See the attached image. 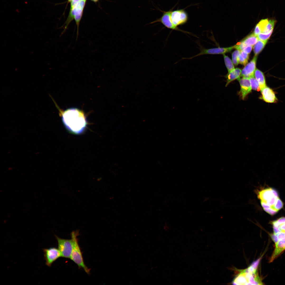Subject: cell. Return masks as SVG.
Masks as SVG:
<instances>
[{"label": "cell", "instance_id": "1", "mask_svg": "<svg viewBox=\"0 0 285 285\" xmlns=\"http://www.w3.org/2000/svg\"><path fill=\"white\" fill-rule=\"evenodd\" d=\"M62 122L66 128L75 134L83 133L87 125V121L84 112L78 108H72L63 111H60Z\"/></svg>", "mask_w": 285, "mask_h": 285}, {"label": "cell", "instance_id": "2", "mask_svg": "<svg viewBox=\"0 0 285 285\" xmlns=\"http://www.w3.org/2000/svg\"><path fill=\"white\" fill-rule=\"evenodd\" d=\"M260 259L253 262L247 268L239 270L232 281L234 284H262L257 272Z\"/></svg>", "mask_w": 285, "mask_h": 285}, {"label": "cell", "instance_id": "3", "mask_svg": "<svg viewBox=\"0 0 285 285\" xmlns=\"http://www.w3.org/2000/svg\"><path fill=\"white\" fill-rule=\"evenodd\" d=\"M79 231V230L73 231L70 233L73 246L70 259L77 265L79 268H83L87 274H89L91 269L88 268L84 263L82 252L78 243L77 236L80 235Z\"/></svg>", "mask_w": 285, "mask_h": 285}, {"label": "cell", "instance_id": "4", "mask_svg": "<svg viewBox=\"0 0 285 285\" xmlns=\"http://www.w3.org/2000/svg\"><path fill=\"white\" fill-rule=\"evenodd\" d=\"M55 236L58 242V249L61 253V257L70 258L73 246L72 239H63L56 235Z\"/></svg>", "mask_w": 285, "mask_h": 285}, {"label": "cell", "instance_id": "5", "mask_svg": "<svg viewBox=\"0 0 285 285\" xmlns=\"http://www.w3.org/2000/svg\"><path fill=\"white\" fill-rule=\"evenodd\" d=\"M42 250L44 253V259L46 261L45 264L49 267H50L54 262L61 257L59 250L55 247L44 248Z\"/></svg>", "mask_w": 285, "mask_h": 285}, {"label": "cell", "instance_id": "6", "mask_svg": "<svg viewBox=\"0 0 285 285\" xmlns=\"http://www.w3.org/2000/svg\"><path fill=\"white\" fill-rule=\"evenodd\" d=\"M197 44L199 46V49L200 50V52L199 53L190 58H183L182 59H191L197 56L205 54H224V53L231 51L234 48V46L227 48L219 47L210 49H206L201 46L198 42V43Z\"/></svg>", "mask_w": 285, "mask_h": 285}, {"label": "cell", "instance_id": "7", "mask_svg": "<svg viewBox=\"0 0 285 285\" xmlns=\"http://www.w3.org/2000/svg\"><path fill=\"white\" fill-rule=\"evenodd\" d=\"M172 11V10L167 11H162L163 12V14L161 17L151 22L150 24H153L156 22H159L168 28L188 34V32L180 29L178 27L175 26L173 24L170 18L171 15Z\"/></svg>", "mask_w": 285, "mask_h": 285}, {"label": "cell", "instance_id": "8", "mask_svg": "<svg viewBox=\"0 0 285 285\" xmlns=\"http://www.w3.org/2000/svg\"><path fill=\"white\" fill-rule=\"evenodd\" d=\"M170 18L173 24L177 27L186 23L188 20V16L185 10L181 9L172 11Z\"/></svg>", "mask_w": 285, "mask_h": 285}, {"label": "cell", "instance_id": "9", "mask_svg": "<svg viewBox=\"0 0 285 285\" xmlns=\"http://www.w3.org/2000/svg\"><path fill=\"white\" fill-rule=\"evenodd\" d=\"M86 0H82L72 8L70 9L69 15L65 23L63 33L66 31L68 26L70 22L74 19V16L83 13Z\"/></svg>", "mask_w": 285, "mask_h": 285}, {"label": "cell", "instance_id": "10", "mask_svg": "<svg viewBox=\"0 0 285 285\" xmlns=\"http://www.w3.org/2000/svg\"><path fill=\"white\" fill-rule=\"evenodd\" d=\"M257 59V55H255L252 59L245 66L241 71V77L249 78L255 76Z\"/></svg>", "mask_w": 285, "mask_h": 285}, {"label": "cell", "instance_id": "11", "mask_svg": "<svg viewBox=\"0 0 285 285\" xmlns=\"http://www.w3.org/2000/svg\"><path fill=\"white\" fill-rule=\"evenodd\" d=\"M240 86L239 94L241 98L244 99L247 95L251 92V87L249 78L242 77L237 79Z\"/></svg>", "mask_w": 285, "mask_h": 285}, {"label": "cell", "instance_id": "12", "mask_svg": "<svg viewBox=\"0 0 285 285\" xmlns=\"http://www.w3.org/2000/svg\"><path fill=\"white\" fill-rule=\"evenodd\" d=\"M257 196L260 201L265 203L274 196L278 197L277 191L270 188L265 189L259 191Z\"/></svg>", "mask_w": 285, "mask_h": 285}, {"label": "cell", "instance_id": "13", "mask_svg": "<svg viewBox=\"0 0 285 285\" xmlns=\"http://www.w3.org/2000/svg\"><path fill=\"white\" fill-rule=\"evenodd\" d=\"M261 92L262 94L261 98L265 102L272 103L277 102V99L274 92L269 87L266 86Z\"/></svg>", "mask_w": 285, "mask_h": 285}, {"label": "cell", "instance_id": "14", "mask_svg": "<svg viewBox=\"0 0 285 285\" xmlns=\"http://www.w3.org/2000/svg\"><path fill=\"white\" fill-rule=\"evenodd\" d=\"M285 250V238L280 239L275 243V248L271 257L270 262L273 261Z\"/></svg>", "mask_w": 285, "mask_h": 285}, {"label": "cell", "instance_id": "15", "mask_svg": "<svg viewBox=\"0 0 285 285\" xmlns=\"http://www.w3.org/2000/svg\"><path fill=\"white\" fill-rule=\"evenodd\" d=\"M241 70L238 68H234L231 71L228 72L226 76L227 83L226 86H227L231 82L236 79H238L241 76Z\"/></svg>", "mask_w": 285, "mask_h": 285}, {"label": "cell", "instance_id": "16", "mask_svg": "<svg viewBox=\"0 0 285 285\" xmlns=\"http://www.w3.org/2000/svg\"><path fill=\"white\" fill-rule=\"evenodd\" d=\"M255 76L258 82L261 91L266 87L265 77L263 73L256 69L255 73Z\"/></svg>", "mask_w": 285, "mask_h": 285}, {"label": "cell", "instance_id": "17", "mask_svg": "<svg viewBox=\"0 0 285 285\" xmlns=\"http://www.w3.org/2000/svg\"><path fill=\"white\" fill-rule=\"evenodd\" d=\"M269 20L268 18L261 20L256 25L253 33L257 36L260 33L263 32Z\"/></svg>", "mask_w": 285, "mask_h": 285}, {"label": "cell", "instance_id": "18", "mask_svg": "<svg viewBox=\"0 0 285 285\" xmlns=\"http://www.w3.org/2000/svg\"><path fill=\"white\" fill-rule=\"evenodd\" d=\"M259 39L257 36L253 33L248 36L241 41L246 46H253L258 41Z\"/></svg>", "mask_w": 285, "mask_h": 285}, {"label": "cell", "instance_id": "19", "mask_svg": "<svg viewBox=\"0 0 285 285\" xmlns=\"http://www.w3.org/2000/svg\"><path fill=\"white\" fill-rule=\"evenodd\" d=\"M268 40L263 41L258 40L257 43L254 46L253 51L255 56L260 53L263 49L267 43Z\"/></svg>", "mask_w": 285, "mask_h": 285}, {"label": "cell", "instance_id": "20", "mask_svg": "<svg viewBox=\"0 0 285 285\" xmlns=\"http://www.w3.org/2000/svg\"><path fill=\"white\" fill-rule=\"evenodd\" d=\"M276 23V20L274 19H270L269 20L263 32L264 33H268L273 31L275 25Z\"/></svg>", "mask_w": 285, "mask_h": 285}, {"label": "cell", "instance_id": "21", "mask_svg": "<svg viewBox=\"0 0 285 285\" xmlns=\"http://www.w3.org/2000/svg\"><path fill=\"white\" fill-rule=\"evenodd\" d=\"M249 54L243 51H241L239 56V63L245 66L248 63L249 59Z\"/></svg>", "mask_w": 285, "mask_h": 285}, {"label": "cell", "instance_id": "22", "mask_svg": "<svg viewBox=\"0 0 285 285\" xmlns=\"http://www.w3.org/2000/svg\"><path fill=\"white\" fill-rule=\"evenodd\" d=\"M224 60L228 72H230L234 69V67L231 59L227 56L223 54Z\"/></svg>", "mask_w": 285, "mask_h": 285}, {"label": "cell", "instance_id": "23", "mask_svg": "<svg viewBox=\"0 0 285 285\" xmlns=\"http://www.w3.org/2000/svg\"><path fill=\"white\" fill-rule=\"evenodd\" d=\"M255 76L249 78L252 89L257 91H260L259 83L255 77Z\"/></svg>", "mask_w": 285, "mask_h": 285}, {"label": "cell", "instance_id": "24", "mask_svg": "<svg viewBox=\"0 0 285 285\" xmlns=\"http://www.w3.org/2000/svg\"><path fill=\"white\" fill-rule=\"evenodd\" d=\"M241 51L236 50L232 53V60L233 64L235 66L237 65L239 63V56Z\"/></svg>", "mask_w": 285, "mask_h": 285}, {"label": "cell", "instance_id": "25", "mask_svg": "<svg viewBox=\"0 0 285 285\" xmlns=\"http://www.w3.org/2000/svg\"><path fill=\"white\" fill-rule=\"evenodd\" d=\"M283 206V204L281 200L278 197L274 204L271 206V208L278 211Z\"/></svg>", "mask_w": 285, "mask_h": 285}, {"label": "cell", "instance_id": "26", "mask_svg": "<svg viewBox=\"0 0 285 285\" xmlns=\"http://www.w3.org/2000/svg\"><path fill=\"white\" fill-rule=\"evenodd\" d=\"M273 31H272L268 33H260L257 35L259 40L263 41L268 40L270 36Z\"/></svg>", "mask_w": 285, "mask_h": 285}, {"label": "cell", "instance_id": "27", "mask_svg": "<svg viewBox=\"0 0 285 285\" xmlns=\"http://www.w3.org/2000/svg\"><path fill=\"white\" fill-rule=\"evenodd\" d=\"M234 46V48L241 51H243L244 48L246 46L241 41L238 42Z\"/></svg>", "mask_w": 285, "mask_h": 285}, {"label": "cell", "instance_id": "28", "mask_svg": "<svg viewBox=\"0 0 285 285\" xmlns=\"http://www.w3.org/2000/svg\"><path fill=\"white\" fill-rule=\"evenodd\" d=\"M264 210L267 212L272 215L275 214L278 212L271 208L264 209Z\"/></svg>", "mask_w": 285, "mask_h": 285}, {"label": "cell", "instance_id": "29", "mask_svg": "<svg viewBox=\"0 0 285 285\" xmlns=\"http://www.w3.org/2000/svg\"><path fill=\"white\" fill-rule=\"evenodd\" d=\"M253 47V46H246L244 48L243 51L249 54L250 53Z\"/></svg>", "mask_w": 285, "mask_h": 285}, {"label": "cell", "instance_id": "30", "mask_svg": "<svg viewBox=\"0 0 285 285\" xmlns=\"http://www.w3.org/2000/svg\"><path fill=\"white\" fill-rule=\"evenodd\" d=\"M275 221L278 224L285 223V217H281L278 220H276Z\"/></svg>", "mask_w": 285, "mask_h": 285}, {"label": "cell", "instance_id": "31", "mask_svg": "<svg viewBox=\"0 0 285 285\" xmlns=\"http://www.w3.org/2000/svg\"><path fill=\"white\" fill-rule=\"evenodd\" d=\"M261 205L263 209L267 208H271V206L268 205L262 201H260Z\"/></svg>", "mask_w": 285, "mask_h": 285}, {"label": "cell", "instance_id": "32", "mask_svg": "<svg viewBox=\"0 0 285 285\" xmlns=\"http://www.w3.org/2000/svg\"><path fill=\"white\" fill-rule=\"evenodd\" d=\"M94 2H97L98 0H91Z\"/></svg>", "mask_w": 285, "mask_h": 285}, {"label": "cell", "instance_id": "33", "mask_svg": "<svg viewBox=\"0 0 285 285\" xmlns=\"http://www.w3.org/2000/svg\"><path fill=\"white\" fill-rule=\"evenodd\" d=\"M72 1V0H68V2H71Z\"/></svg>", "mask_w": 285, "mask_h": 285}]
</instances>
